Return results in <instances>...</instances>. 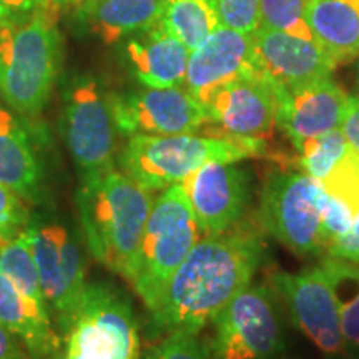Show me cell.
Masks as SVG:
<instances>
[{"label":"cell","instance_id":"cell-20","mask_svg":"<svg viewBox=\"0 0 359 359\" xmlns=\"http://www.w3.org/2000/svg\"><path fill=\"white\" fill-rule=\"evenodd\" d=\"M42 168L25 128L0 107V185L25 201H35L42 191Z\"/></svg>","mask_w":359,"mask_h":359},{"label":"cell","instance_id":"cell-22","mask_svg":"<svg viewBox=\"0 0 359 359\" xmlns=\"http://www.w3.org/2000/svg\"><path fill=\"white\" fill-rule=\"evenodd\" d=\"M167 0H87L82 13L103 42L148 32L161 24Z\"/></svg>","mask_w":359,"mask_h":359},{"label":"cell","instance_id":"cell-35","mask_svg":"<svg viewBox=\"0 0 359 359\" xmlns=\"http://www.w3.org/2000/svg\"><path fill=\"white\" fill-rule=\"evenodd\" d=\"M0 359H30L20 339L0 323Z\"/></svg>","mask_w":359,"mask_h":359},{"label":"cell","instance_id":"cell-6","mask_svg":"<svg viewBox=\"0 0 359 359\" xmlns=\"http://www.w3.org/2000/svg\"><path fill=\"white\" fill-rule=\"evenodd\" d=\"M140 330L132 304L103 285H90L72 325L60 334L58 359H140Z\"/></svg>","mask_w":359,"mask_h":359},{"label":"cell","instance_id":"cell-29","mask_svg":"<svg viewBox=\"0 0 359 359\" xmlns=\"http://www.w3.org/2000/svg\"><path fill=\"white\" fill-rule=\"evenodd\" d=\"M222 25L253 35L259 29V0H215Z\"/></svg>","mask_w":359,"mask_h":359},{"label":"cell","instance_id":"cell-8","mask_svg":"<svg viewBox=\"0 0 359 359\" xmlns=\"http://www.w3.org/2000/svg\"><path fill=\"white\" fill-rule=\"evenodd\" d=\"M48 311L64 334L87 298L90 283L77 241L64 224L30 219L25 228ZM58 334V336H60Z\"/></svg>","mask_w":359,"mask_h":359},{"label":"cell","instance_id":"cell-13","mask_svg":"<svg viewBox=\"0 0 359 359\" xmlns=\"http://www.w3.org/2000/svg\"><path fill=\"white\" fill-rule=\"evenodd\" d=\"M269 281L285 302L291 320L318 349L330 356L346 353L338 304L325 268L318 266L296 275L275 271Z\"/></svg>","mask_w":359,"mask_h":359},{"label":"cell","instance_id":"cell-17","mask_svg":"<svg viewBox=\"0 0 359 359\" xmlns=\"http://www.w3.org/2000/svg\"><path fill=\"white\" fill-rule=\"evenodd\" d=\"M349 95L331 77L302 88H281L278 125L291 142H302L341 128Z\"/></svg>","mask_w":359,"mask_h":359},{"label":"cell","instance_id":"cell-37","mask_svg":"<svg viewBox=\"0 0 359 359\" xmlns=\"http://www.w3.org/2000/svg\"><path fill=\"white\" fill-rule=\"evenodd\" d=\"M358 80H359V77H358Z\"/></svg>","mask_w":359,"mask_h":359},{"label":"cell","instance_id":"cell-12","mask_svg":"<svg viewBox=\"0 0 359 359\" xmlns=\"http://www.w3.org/2000/svg\"><path fill=\"white\" fill-rule=\"evenodd\" d=\"M118 133L183 135L196 133L210 122L205 105L185 87L143 88L127 95H109Z\"/></svg>","mask_w":359,"mask_h":359},{"label":"cell","instance_id":"cell-33","mask_svg":"<svg viewBox=\"0 0 359 359\" xmlns=\"http://www.w3.org/2000/svg\"><path fill=\"white\" fill-rule=\"evenodd\" d=\"M326 258L341 259L359 266V215L354 218L351 230L330 245L326 250Z\"/></svg>","mask_w":359,"mask_h":359},{"label":"cell","instance_id":"cell-34","mask_svg":"<svg viewBox=\"0 0 359 359\" xmlns=\"http://www.w3.org/2000/svg\"><path fill=\"white\" fill-rule=\"evenodd\" d=\"M341 132L344 133L353 150L359 154V97H349L346 115L341 123Z\"/></svg>","mask_w":359,"mask_h":359},{"label":"cell","instance_id":"cell-25","mask_svg":"<svg viewBox=\"0 0 359 359\" xmlns=\"http://www.w3.org/2000/svg\"><path fill=\"white\" fill-rule=\"evenodd\" d=\"M0 273L22 294L48 309L25 230L0 243Z\"/></svg>","mask_w":359,"mask_h":359},{"label":"cell","instance_id":"cell-30","mask_svg":"<svg viewBox=\"0 0 359 359\" xmlns=\"http://www.w3.org/2000/svg\"><path fill=\"white\" fill-rule=\"evenodd\" d=\"M354 218L353 208L346 201L336 198V196L330 195L326 190L323 191L321 196V222H323V231H325L327 248L333 241L338 240L343 235L351 230Z\"/></svg>","mask_w":359,"mask_h":359},{"label":"cell","instance_id":"cell-23","mask_svg":"<svg viewBox=\"0 0 359 359\" xmlns=\"http://www.w3.org/2000/svg\"><path fill=\"white\" fill-rule=\"evenodd\" d=\"M222 25L215 0H167L161 27L187 45L198 48Z\"/></svg>","mask_w":359,"mask_h":359},{"label":"cell","instance_id":"cell-31","mask_svg":"<svg viewBox=\"0 0 359 359\" xmlns=\"http://www.w3.org/2000/svg\"><path fill=\"white\" fill-rule=\"evenodd\" d=\"M29 222L25 200L7 187L0 185V243L24 231Z\"/></svg>","mask_w":359,"mask_h":359},{"label":"cell","instance_id":"cell-26","mask_svg":"<svg viewBox=\"0 0 359 359\" xmlns=\"http://www.w3.org/2000/svg\"><path fill=\"white\" fill-rule=\"evenodd\" d=\"M299 154V165L308 177L325 182L331 172L353 150L341 128L293 143Z\"/></svg>","mask_w":359,"mask_h":359},{"label":"cell","instance_id":"cell-14","mask_svg":"<svg viewBox=\"0 0 359 359\" xmlns=\"http://www.w3.org/2000/svg\"><path fill=\"white\" fill-rule=\"evenodd\" d=\"M180 185L203 236L228 231L248 208L250 177L235 161H208Z\"/></svg>","mask_w":359,"mask_h":359},{"label":"cell","instance_id":"cell-4","mask_svg":"<svg viewBox=\"0 0 359 359\" xmlns=\"http://www.w3.org/2000/svg\"><path fill=\"white\" fill-rule=\"evenodd\" d=\"M264 150V143L195 133L133 135L120 155V167L138 185L155 191L182 183L208 161H240L263 155Z\"/></svg>","mask_w":359,"mask_h":359},{"label":"cell","instance_id":"cell-21","mask_svg":"<svg viewBox=\"0 0 359 359\" xmlns=\"http://www.w3.org/2000/svg\"><path fill=\"white\" fill-rule=\"evenodd\" d=\"M304 13L314 40L336 64L359 57V0H306Z\"/></svg>","mask_w":359,"mask_h":359},{"label":"cell","instance_id":"cell-36","mask_svg":"<svg viewBox=\"0 0 359 359\" xmlns=\"http://www.w3.org/2000/svg\"><path fill=\"white\" fill-rule=\"evenodd\" d=\"M87 0H52V4L55 7H70V6H79V4H85Z\"/></svg>","mask_w":359,"mask_h":359},{"label":"cell","instance_id":"cell-2","mask_svg":"<svg viewBox=\"0 0 359 359\" xmlns=\"http://www.w3.org/2000/svg\"><path fill=\"white\" fill-rule=\"evenodd\" d=\"M154 191L114 168L80 180L77 208L92 257L132 281Z\"/></svg>","mask_w":359,"mask_h":359},{"label":"cell","instance_id":"cell-1","mask_svg":"<svg viewBox=\"0 0 359 359\" xmlns=\"http://www.w3.org/2000/svg\"><path fill=\"white\" fill-rule=\"evenodd\" d=\"M262 259V240L250 231L201 236L150 313L156 330L198 334L250 286Z\"/></svg>","mask_w":359,"mask_h":359},{"label":"cell","instance_id":"cell-24","mask_svg":"<svg viewBox=\"0 0 359 359\" xmlns=\"http://www.w3.org/2000/svg\"><path fill=\"white\" fill-rule=\"evenodd\" d=\"M321 266L326 269L338 304L346 351L359 359V266L334 258H326Z\"/></svg>","mask_w":359,"mask_h":359},{"label":"cell","instance_id":"cell-19","mask_svg":"<svg viewBox=\"0 0 359 359\" xmlns=\"http://www.w3.org/2000/svg\"><path fill=\"white\" fill-rule=\"evenodd\" d=\"M0 323L24 344L30 359H58L60 336L50 311L20 293L0 273Z\"/></svg>","mask_w":359,"mask_h":359},{"label":"cell","instance_id":"cell-11","mask_svg":"<svg viewBox=\"0 0 359 359\" xmlns=\"http://www.w3.org/2000/svg\"><path fill=\"white\" fill-rule=\"evenodd\" d=\"M281 85L264 72L224 85L205 103L213 137L264 143L278 125Z\"/></svg>","mask_w":359,"mask_h":359},{"label":"cell","instance_id":"cell-5","mask_svg":"<svg viewBox=\"0 0 359 359\" xmlns=\"http://www.w3.org/2000/svg\"><path fill=\"white\" fill-rule=\"evenodd\" d=\"M201 230L180 183L165 188L154 201L143 231L132 285L148 311H154L170 278L185 262Z\"/></svg>","mask_w":359,"mask_h":359},{"label":"cell","instance_id":"cell-15","mask_svg":"<svg viewBox=\"0 0 359 359\" xmlns=\"http://www.w3.org/2000/svg\"><path fill=\"white\" fill-rule=\"evenodd\" d=\"M259 72L253 35L219 25L190 53L185 88L205 105L224 85Z\"/></svg>","mask_w":359,"mask_h":359},{"label":"cell","instance_id":"cell-10","mask_svg":"<svg viewBox=\"0 0 359 359\" xmlns=\"http://www.w3.org/2000/svg\"><path fill=\"white\" fill-rule=\"evenodd\" d=\"M64 138L80 180L110 172L116 161V128L105 97L92 79H79L67 90Z\"/></svg>","mask_w":359,"mask_h":359},{"label":"cell","instance_id":"cell-9","mask_svg":"<svg viewBox=\"0 0 359 359\" xmlns=\"http://www.w3.org/2000/svg\"><path fill=\"white\" fill-rule=\"evenodd\" d=\"M213 323L212 359H275L283 351L281 318L264 286H246Z\"/></svg>","mask_w":359,"mask_h":359},{"label":"cell","instance_id":"cell-7","mask_svg":"<svg viewBox=\"0 0 359 359\" xmlns=\"http://www.w3.org/2000/svg\"><path fill=\"white\" fill-rule=\"evenodd\" d=\"M325 188L306 173L268 175L259 201V218L269 235L296 255H326L321 222Z\"/></svg>","mask_w":359,"mask_h":359},{"label":"cell","instance_id":"cell-32","mask_svg":"<svg viewBox=\"0 0 359 359\" xmlns=\"http://www.w3.org/2000/svg\"><path fill=\"white\" fill-rule=\"evenodd\" d=\"M52 6V0H0V24L45 13Z\"/></svg>","mask_w":359,"mask_h":359},{"label":"cell","instance_id":"cell-28","mask_svg":"<svg viewBox=\"0 0 359 359\" xmlns=\"http://www.w3.org/2000/svg\"><path fill=\"white\" fill-rule=\"evenodd\" d=\"M143 359H212L208 344L191 333H170Z\"/></svg>","mask_w":359,"mask_h":359},{"label":"cell","instance_id":"cell-27","mask_svg":"<svg viewBox=\"0 0 359 359\" xmlns=\"http://www.w3.org/2000/svg\"><path fill=\"white\" fill-rule=\"evenodd\" d=\"M304 12L306 0H259V27L314 40Z\"/></svg>","mask_w":359,"mask_h":359},{"label":"cell","instance_id":"cell-3","mask_svg":"<svg viewBox=\"0 0 359 359\" xmlns=\"http://www.w3.org/2000/svg\"><path fill=\"white\" fill-rule=\"evenodd\" d=\"M62 67V39L48 12L0 24V97L22 115H37Z\"/></svg>","mask_w":359,"mask_h":359},{"label":"cell","instance_id":"cell-16","mask_svg":"<svg viewBox=\"0 0 359 359\" xmlns=\"http://www.w3.org/2000/svg\"><path fill=\"white\" fill-rule=\"evenodd\" d=\"M253 43L262 70L288 92L331 77L338 67L316 40L259 27Z\"/></svg>","mask_w":359,"mask_h":359},{"label":"cell","instance_id":"cell-18","mask_svg":"<svg viewBox=\"0 0 359 359\" xmlns=\"http://www.w3.org/2000/svg\"><path fill=\"white\" fill-rule=\"evenodd\" d=\"M145 37L130 40L127 57L138 82L150 88L185 87L190 50L173 34L156 25Z\"/></svg>","mask_w":359,"mask_h":359}]
</instances>
